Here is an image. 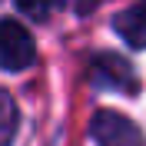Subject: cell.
Returning a JSON list of instances; mask_svg holds the SVG:
<instances>
[{"label":"cell","instance_id":"obj_1","mask_svg":"<svg viewBox=\"0 0 146 146\" xmlns=\"http://www.w3.org/2000/svg\"><path fill=\"white\" fill-rule=\"evenodd\" d=\"M90 80L96 90H110V93H139V73L133 70L126 56L116 53H96L90 63Z\"/></svg>","mask_w":146,"mask_h":146},{"label":"cell","instance_id":"obj_2","mask_svg":"<svg viewBox=\"0 0 146 146\" xmlns=\"http://www.w3.org/2000/svg\"><path fill=\"white\" fill-rule=\"evenodd\" d=\"M90 136L96 146H146L139 126L116 110H96L90 119Z\"/></svg>","mask_w":146,"mask_h":146},{"label":"cell","instance_id":"obj_3","mask_svg":"<svg viewBox=\"0 0 146 146\" xmlns=\"http://www.w3.org/2000/svg\"><path fill=\"white\" fill-rule=\"evenodd\" d=\"M33 60H36V43L30 30L10 17L0 20V70L17 73V70L33 66Z\"/></svg>","mask_w":146,"mask_h":146},{"label":"cell","instance_id":"obj_4","mask_svg":"<svg viewBox=\"0 0 146 146\" xmlns=\"http://www.w3.org/2000/svg\"><path fill=\"white\" fill-rule=\"evenodd\" d=\"M113 27H116V33L123 36L133 50L146 46V0H139V3H133V7H126L123 13H116Z\"/></svg>","mask_w":146,"mask_h":146},{"label":"cell","instance_id":"obj_5","mask_svg":"<svg viewBox=\"0 0 146 146\" xmlns=\"http://www.w3.org/2000/svg\"><path fill=\"white\" fill-rule=\"evenodd\" d=\"M17 123H20L17 103L10 100V93L0 90V146H10V143H13V136H17Z\"/></svg>","mask_w":146,"mask_h":146},{"label":"cell","instance_id":"obj_6","mask_svg":"<svg viewBox=\"0 0 146 146\" xmlns=\"http://www.w3.org/2000/svg\"><path fill=\"white\" fill-rule=\"evenodd\" d=\"M63 3H66V0H17V7L23 10L27 17H36V20H43V17H50V13H56Z\"/></svg>","mask_w":146,"mask_h":146}]
</instances>
